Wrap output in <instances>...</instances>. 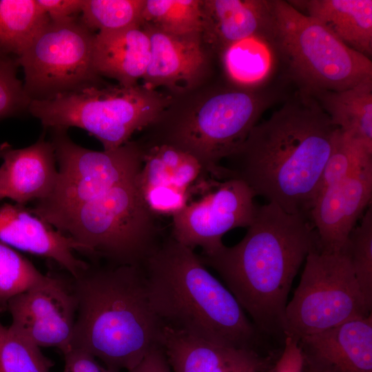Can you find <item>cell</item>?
Masks as SVG:
<instances>
[{"label":"cell","mask_w":372,"mask_h":372,"mask_svg":"<svg viewBox=\"0 0 372 372\" xmlns=\"http://www.w3.org/2000/svg\"><path fill=\"white\" fill-rule=\"evenodd\" d=\"M202 0H145L143 23L174 35L200 33Z\"/></svg>","instance_id":"26"},{"label":"cell","mask_w":372,"mask_h":372,"mask_svg":"<svg viewBox=\"0 0 372 372\" xmlns=\"http://www.w3.org/2000/svg\"><path fill=\"white\" fill-rule=\"evenodd\" d=\"M318 247L309 214H290L273 203L257 206L244 238L211 255L214 269L264 335L281 337L288 296L309 253Z\"/></svg>","instance_id":"2"},{"label":"cell","mask_w":372,"mask_h":372,"mask_svg":"<svg viewBox=\"0 0 372 372\" xmlns=\"http://www.w3.org/2000/svg\"><path fill=\"white\" fill-rule=\"evenodd\" d=\"M145 0H84L81 21L90 30H114L141 25Z\"/></svg>","instance_id":"28"},{"label":"cell","mask_w":372,"mask_h":372,"mask_svg":"<svg viewBox=\"0 0 372 372\" xmlns=\"http://www.w3.org/2000/svg\"><path fill=\"white\" fill-rule=\"evenodd\" d=\"M96 33L76 19L50 21L18 57L23 88L31 101L105 85L93 63Z\"/></svg>","instance_id":"10"},{"label":"cell","mask_w":372,"mask_h":372,"mask_svg":"<svg viewBox=\"0 0 372 372\" xmlns=\"http://www.w3.org/2000/svg\"><path fill=\"white\" fill-rule=\"evenodd\" d=\"M168 372H172V370L170 369Z\"/></svg>","instance_id":"38"},{"label":"cell","mask_w":372,"mask_h":372,"mask_svg":"<svg viewBox=\"0 0 372 372\" xmlns=\"http://www.w3.org/2000/svg\"><path fill=\"white\" fill-rule=\"evenodd\" d=\"M50 21L62 22L80 17L84 0H37Z\"/></svg>","instance_id":"33"},{"label":"cell","mask_w":372,"mask_h":372,"mask_svg":"<svg viewBox=\"0 0 372 372\" xmlns=\"http://www.w3.org/2000/svg\"><path fill=\"white\" fill-rule=\"evenodd\" d=\"M270 43L309 94L342 90L372 79L371 59L288 1L272 0Z\"/></svg>","instance_id":"8"},{"label":"cell","mask_w":372,"mask_h":372,"mask_svg":"<svg viewBox=\"0 0 372 372\" xmlns=\"http://www.w3.org/2000/svg\"><path fill=\"white\" fill-rule=\"evenodd\" d=\"M371 308L346 251L327 253L316 247L307 255L299 285L287 304L283 336L298 341L346 322L366 318L371 314Z\"/></svg>","instance_id":"9"},{"label":"cell","mask_w":372,"mask_h":372,"mask_svg":"<svg viewBox=\"0 0 372 372\" xmlns=\"http://www.w3.org/2000/svg\"><path fill=\"white\" fill-rule=\"evenodd\" d=\"M344 249L368 304L372 307V208L369 206L361 223L350 233Z\"/></svg>","instance_id":"31"},{"label":"cell","mask_w":372,"mask_h":372,"mask_svg":"<svg viewBox=\"0 0 372 372\" xmlns=\"http://www.w3.org/2000/svg\"><path fill=\"white\" fill-rule=\"evenodd\" d=\"M7 311L12 317L10 327L39 348L55 347L63 354L71 349L77 312L72 278L46 274L12 298Z\"/></svg>","instance_id":"12"},{"label":"cell","mask_w":372,"mask_h":372,"mask_svg":"<svg viewBox=\"0 0 372 372\" xmlns=\"http://www.w3.org/2000/svg\"><path fill=\"white\" fill-rule=\"evenodd\" d=\"M201 37L206 47L222 53L245 38L261 36L270 42L272 0H203Z\"/></svg>","instance_id":"20"},{"label":"cell","mask_w":372,"mask_h":372,"mask_svg":"<svg viewBox=\"0 0 372 372\" xmlns=\"http://www.w3.org/2000/svg\"><path fill=\"white\" fill-rule=\"evenodd\" d=\"M150 40V58L143 85L174 92L191 89L201 80L208 66L200 33L174 35L142 24Z\"/></svg>","instance_id":"16"},{"label":"cell","mask_w":372,"mask_h":372,"mask_svg":"<svg viewBox=\"0 0 372 372\" xmlns=\"http://www.w3.org/2000/svg\"><path fill=\"white\" fill-rule=\"evenodd\" d=\"M63 355V372H115L103 366L92 355L80 349H71Z\"/></svg>","instance_id":"34"},{"label":"cell","mask_w":372,"mask_h":372,"mask_svg":"<svg viewBox=\"0 0 372 372\" xmlns=\"http://www.w3.org/2000/svg\"><path fill=\"white\" fill-rule=\"evenodd\" d=\"M371 198L372 167L321 192L308 213L317 234L318 249L327 253L341 251L358 220L371 206Z\"/></svg>","instance_id":"14"},{"label":"cell","mask_w":372,"mask_h":372,"mask_svg":"<svg viewBox=\"0 0 372 372\" xmlns=\"http://www.w3.org/2000/svg\"><path fill=\"white\" fill-rule=\"evenodd\" d=\"M150 50L149 34L142 25L99 32L94 45V70L121 85H137L148 66Z\"/></svg>","instance_id":"21"},{"label":"cell","mask_w":372,"mask_h":372,"mask_svg":"<svg viewBox=\"0 0 372 372\" xmlns=\"http://www.w3.org/2000/svg\"><path fill=\"white\" fill-rule=\"evenodd\" d=\"M298 10L318 21L352 50L371 59V0L288 1Z\"/></svg>","instance_id":"22"},{"label":"cell","mask_w":372,"mask_h":372,"mask_svg":"<svg viewBox=\"0 0 372 372\" xmlns=\"http://www.w3.org/2000/svg\"><path fill=\"white\" fill-rule=\"evenodd\" d=\"M170 103V96L143 84H105L49 101H32L28 112L47 129H83L94 136L104 150H110L154 123Z\"/></svg>","instance_id":"7"},{"label":"cell","mask_w":372,"mask_h":372,"mask_svg":"<svg viewBox=\"0 0 372 372\" xmlns=\"http://www.w3.org/2000/svg\"><path fill=\"white\" fill-rule=\"evenodd\" d=\"M28 259L0 242V314L7 311L9 302L43 280Z\"/></svg>","instance_id":"29"},{"label":"cell","mask_w":372,"mask_h":372,"mask_svg":"<svg viewBox=\"0 0 372 372\" xmlns=\"http://www.w3.org/2000/svg\"><path fill=\"white\" fill-rule=\"evenodd\" d=\"M276 98L274 93L255 87L216 92L192 110L161 116L150 125L154 134L147 146L178 147L194 156L215 178L229 179V170L220 161L238 150Z\"/></svg>","instance_id":"6"},{"label":"cell","mask_w":372,"mask_h":372,"mask_svg":"<svg viewBox=\"0 0 372 372\" xmlns=\"http://www.w3.org/2000/svg\"><path fill=\"white\" fill-rule=\"evenodd\" d=\"M370 167H372V152L338 128L313 200L330 185Z\"/></svg>","instance_id":"27"},{"label":"cell","mask_w":372,"mask_h":372,"mask_svg":"<svg viewBox=\"0 0 372 372\" xmlns=\"http://www.w3.org/2000/svg\"><path fill=\"white\" fill-rule=\"evenodd\" d=\"M143 147L139 187L146 205L158 217L173 216L215 178L194 156L178 147Z\"/></svg>","instance_id":"13"},{"label":"cell","mask_w":372,"mask_h":372,"mask_svg":"<svg viewBox=\"0 0 372 372\" xmlns=\"http://www.w3.org/2000/svg\"><path fill=\"white\" fill-rule=\"evenodd\" d=\"M279 359L276 362L271 372H302V357L298 341L287 337Z\"/></svg>","instance_id":"35"},{"label":"cell","mask_w":372,"mask_h":372,"mask_svg":"<svg viewBox=\"0 0 372 372\" xmlns=\"http://www.w3.org/2000/svg\"><path fill=\"white\" fill-rule=\"evenodd\" d=\"M310 94L338 128L372 152V79L345 90Z\"/></svg>","instance_id":"23"},{"label":"cell","mask_w":372,"mask_h":372,"mask_svg":"<svg viewBox=\"0 0 372 372\" xmlns=\"http://www.w3.org/2000/svg\"><path fill=\"white\" fill-rule=\"evenodd\" d=\"M302 372H372V314L300 338Z\"/></svg>","instance_id":"15"},{"label":"cell","mask_w":372,"mask_h":372,"mask_svg":"<svg viewBox=\"0 0 372 372\" xmlns=\"http://www.w3.org/2000/svg\"><path fill=\"white\" fill-rule=\"evenodd\" d=\"M171 369L161 347L148 353L142 361L129 372H168Z\"/></svg>","instance_id":"36"},{"label":"cell","mask_w":372,"mask_h":372,"mask_svg":"<svg viewBox=\"0 0 372 372\" xmlns=\"http://www.w3.org/2000/svg\"><path fill=\"white\" fill-rule=\"evenodd\" d=\"M1 179L5 198L24 205L48 197L56 182L58 169L54 147L43 136L34 144L15 149L0 144Z\"/></svg>","instance_id":"19"},{"label":"cell","mask_w":372,"mask_h":372,"mask_svg":"<svg viewBox=\"0 0 372 372\" xmlns=\"http://www.w3.org/2000/svg\"><path fill=\"white\" fill-rule=\"evenodd\" d=\"M40 348L0 321V372H50Z\"/></svg>","instance_id":"30"},{"label":"cell","mask_w":372,"mask_h":372,"mask_svg":"<svg viewBox=\"0 0 372 372\" xmlns=\"http://www.w3.org/2000/svg\"><path fill=\"white\" fill-rule=\"evenodd\" d=\"M0 242L19 250L50 259L76 278L88 265L78 258L77 245L69 237L18 204L0 206Z\"/></svg>","instance_id":"18"},{"label":"cell","mask_w":372,"mask_h":372,"mask_svg":"<svg viewBox=\"0 0 372 372\" xmlns=\"http://www.w3.org/2000/svg\"><path fill=\"white\" fill-rule=\"evenodd\" d=\"M271 50V43L261 36L236 42L221 53L225 71L241 87H255L270 74Z\"/></svg>","instance_id":"25"},{"label":"cell","mask_w":372,"mask_h":372,"mask_svg":"<svg viewBox=\"0 0 372 372\" xmlns=\"http://www.w3.org/2000/svg\"><path fill=\"white\" fill-rule=\"evenodd\" d=\"M71 278L77 302L71 349L89 353L113 371L129 372L161 347L163 324L142 267L89 263Z\"/></svg>","instance_id":"4"},{"label":"cell","mask_w":372,"mask_h":372,"mask_svg":"<svg viewBox=\"0 0 372 372\" xmlns=\"http://www.w3.org/2000/svg\"><path fill=\"white\" fill-rule=\"evenodd\" d=\"M18 57L0 48V119L28 112L31 103L17 77Z\"/></svg>","instance_id":"32"},{"label":"cell","mask_w":372,"mask_h":372,"mask_svg":"<svg viewBox=\"0 0 372 372\" xmlns=\"http://www.w3.org/2000/svg\"><path fill=\"white\" fill-rule=\"evenodd\" d=\"M49 22L37 0H0V48L19 57Z\"/></svg>","instance_id":"24"},{"label":"cell","mask_w":372,"mask_h":372,"mask_svg":"<svg viewBox=\"0 0 372 372\" xmlns=\"http://www.w3.org/2000/svg\"><path fill=\"white\" fill-rule=\"evenodd\" d=\"M143 148L129 141L73 205L43 220L94 262L142 267L164 236L139 187Z\"/></svg>","instance_id":"3"},{"label":"cell","mask_w":372,"mask_h":372,"mask_svg":"<svg viewBox=\"0 0 372 372\" xmlns=\"http://www.w3.org/2000/svg\"><path fill=\"white\" fill-rule=\"evenodd\" d=\"M161 347L172 372H271L261 352L217 344L163 326Z\"/></svg>","instance_id":"17"},{"label":"cell","mask_w":372,"mask_h":372,"mask_svg":"<svg viewBox=\"0 0 372 372\" xmlns=\"http://www.w3.org/2000/svg\"><path fill=\"white\" fill-rule=\"evenodd\" d=\"M255 194L242 180H214L208 188L172 216L169 235L200 254L211 255L224 245L223 236L236 227H249L257 205Z\"/></svg>","instance_id":"11"},{"label":"cell","mask_w":372,"mask_h":372,"mask_svg":"<svg viewBox=\"0 0 372 372\" xmlns=\"http://www.w3.org/2000/svg\"><path fill=\"white\" fill-rule=\"evenodd\" d=\"M3 192V187H2V183H1V174H0V200L4 198Z\"/></svg>","instance_id":"37"},{"label":"cell","mask_w":372,"mask_h":372,"mask_svg":"<svg viewBox=\"0 0 372 372\" xmlns=\"http://www.w3.org/2000/svg\"><path fill=\"white\" fill-rule=\"evenodd\" d=\"M338 130L302 90L257 123L228 158L232 178L290 214L309 213Z\"/></svg>","instance_id":"1"},{"label":"cell","mask_w":372,"mask_h":372,"mask_svg":"<svg viewBox=\"0 0 372 372\" xmlns=\"http://www.w3.org/2000/svg\"><path fill=\"white\" fill-rule=\"evenodd\" d=\"M142 268L151 304L163 326L217 344L260 352L262 334L194 250L169 235Z\"/></svg>","instance_id":"5"}]
</instances>
